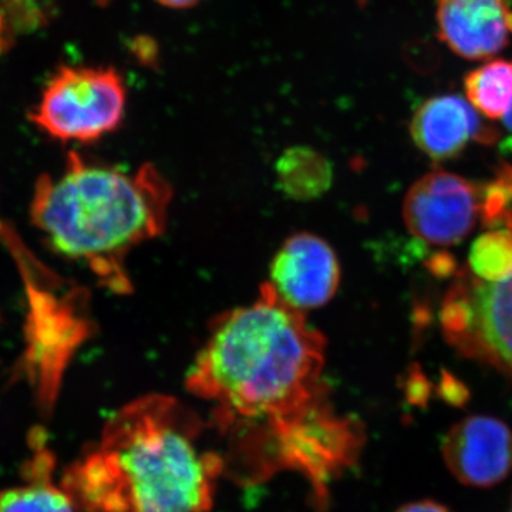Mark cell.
<instances>
[{"label":"cell","instance_id":"6da1fadb","mask_svg":"<svg viewBox=\"0 0 512 512\" xmlns=\"http://www.w3.org/2000/svg\"><path fill=\"white\" fill-rule=\"evenodd\" d=\"M325 367V336L268 282L214 320L185 386L210 406L225 477L259 485L298 474L328 507L330 487L362 456L365 427L336 410Z\"/></svg>","mask_w":512,"mask_h":512},{"label":"cell","instance_id":"7a4b0ae2","mask_svg":"<svg viewBox=\"0 0 512 512\" xmlns=\"http://www.w3.org/2000/svg\"><path fill=\"white\" fill-rule=\"evenodd\" d=\"M202 430L200 416L180 400L140 397L66 468L62 488L77 512L210 511L224 460L202 446Z\"/></svg>","mask_w":512,"mask_h":512},{"label":"cell","instance_id":"3957f363","mask_svg":"<svg viewBox=\"0 0 512 512\" xmlns=\"http://www.w3.org/2000/svg\"><path fill=\"white\" fill-rule=\"evenodd\" d=\"M171 201V185L153 164L126 173L70 154L62 175L37 181L32 218L55 251L86 262L111 291L127 293V255L163 234Z\"/></svg>","mask_w":512,"mask_h":512},{"label":"cell","instance_id":"277c9868","mask_svg":"<svg viewBox=\"0 0 512 512\" xmlns=\"http://www.w3.org/2000/svg\"><path fill=\"white\" fill-rule=\"evenodd\" d=\"M127 89L113 67L66 66L50 79L32 121L50 137L93 143L123 123Z\"/></svg>","mask_w":512,"mask_h":512},{"label":"cell","instance_id":"5b68a950","mask_svg":"<svg viewBox=\"0 0 512 512\" xmlns=\"http://www.w3.org/2000/svg\"><path fill=\"white\" fill-rule=\"evenodd\" d=\"M512 232V201L497 227ZM444 335L464 355L512 373V276L484 282L461 272L440 313Z\"/></svg>","mask_w":512,"mask_h":512},{"label":"cell","instance_id":"8992f818","mask_svg":"<svg viewBox=\"0 0 512 512\" xmlns=\"http://www.w3.org/2000/svg\"><path fill=\"white\" fill-rule=\"evenodd\" d=\"M483 190L458 175L436 171L407 192L403 217L410 234L429 244H460L476 227Z\"/></svg>","mask_w":512,"mask_h":512},{"label":"cell","instance_id":"52a82bcc","mask_svg":"<svg viewBox=\"0 0 512 512\" xmlns=\"http://www.w3.org/2000/svg\"><path fill=\"white\" fill-rule=\"evenodd\" d=\"M268 285L286 305L306 315L325 306L338 292V256L316 235H293L276 252Z\"/></svg>","mask_w":512,"mask_h":512},{"label":"cell","instance_id":"ba28073f","mask_svg":"<svg viewBox=\"0 0 512 512\" xmlns=\"http://www.w3.org/2000/svg\"><path fill=\"white\" fill-rule=\"evenodd\" d=\"M441 448L448 470L468 487H494L510 476L512 431L504 421L467 417L447 431Z\"/></svg>","mask_w":512,"mask_h":512},{"label":"cell","instance_id":"9c48e42d","mask_svg":"<svg viewBox=\"0 0 512 512\" xmlns=\"http://www.w3.org/2000/svg\"><path fill=\"white\" fill-rule=\"evenodd\" d=\"M441 42L466 60H490L510 45L512 9L507 0H437Z\"/></svg>","mask_w":512,"mask_h":512},{"label":"cell","instance_id":"30bf717a","mask_svg":"<svg viewBox=\"0 0 512 512\" xmlns=\"http://www.w3.org/2000/svg\"><path fill=\"white\" fill-rule=\"evenodd\" d=\"M410 134L431 160L446 161L463 153L471 140L490 144L497 131L481 121L477 110L456 94L431 97L413 114Z\"/></svg>","mask_w":512,"mask_h":512},{"label":"cell","instance_id":"8fae6325","mask_svg":"<svg viewBox=\"0 0 512 512\" xmlns=\"http://www.w3.org/2000/svg\"><path fill=\"white\" fill-rule=\"evenodd\" d=\"M468 103L488 119H503L512 106V60H487L464 80Z\"/></svg>","mask_w":512,"mask_h":512},{"label":"cell","instance_id":"7c38bea8","mask_svg":"<svg viewBox=\"0 0 512 512\" xmlns=\"http://www.w3.org/2000/svg\"><path fill=\"white\" fill-rule=\"evenodd\" d=\"M278 177L286 194L312 198L326 190L330 168L325 158L309 148L286 151L278 164Z\"/></svg>","mask_w":512,"mask_h":512},{"label":"cell","instance_id":"4fadbf2b","mask_svg":"<svg viewBox=\"0 0 512 512\" xmlns=\"http://www.w3.org/2000/svg\"><path fill=\"white\" fill-rule=\"evenodd\" d=\"M0 512H77L62 487L50 478H30L22 487L0 493Z\"/></svg>","mask_w":512,"mask_h":512},{"label":"cell","instance_id":"5bb4252c","mask_svg":"<svg viewBox=\"0 0 512 512\" xmlns=\"http://www.w3.org/2000/svg\"><path fill=\"white\" fill-rule=\"evenodd\" d=\"M470 269L484 282H501L512 276V232L491 229L474 242L470 251Z\"/></svg>","mask_w":512,"mask_h":512},{"label":"cell","instance_id":"9a60e30c","mask_svg":"<svg viewBox=\"0 0 512 512\" xmlns=\"http://www.w3.org/2000/svg\"><path fill=\"white\" fill-rule=\"evenodd\" d=\"M396 512H451L447 507L436 503V501H417V503H410L403 505L400 510Z\"/></svg>","mask_w":512,"mask_h":512},{"label":"cell","instance_id":"2e32d148","mask_svg":"<svg viewBox=\"0 0 512 512\" xmlns=\"http://www.w3.org/2000/svg\"><path fill=\"white\" fill-rule=\"evenodd\" d=\"M160 5L171 9H187L197 5L201 0H157Z\"/></svg>","mask_w":512,"mask_h":512},{"label":"cell","instance_id":"e0dca14e","mask_svg":"<svg viewBox=\"0 0 512 512\" xmlns=\"http://www.w3.org/2000/svg\"><path fill=\"white\" fill-rule=\"evenodd\" d=\"M504 126L512 133V106L508 109L507 113L503 116Z\"/></svg>","mask_w":512,"mask_h":512},{"label":"cell","instance_id":"ac0fdd59","mask_svg":"<svg viewBox=\"0 0 512 512\" xmlns=\"http://www.w3.org/2000/svg\"><path fill=\"white\" fill-rule=\"evenodd\" d=\"M96 2H99L100 5H106V3H109L110 0H96Z\"/></svg>","mask_w":512,"mask_h":512},{"label":"cell","instance_id":"d6986e66","mask_svg":"<svg viewBox=\"0 0 512 512\" xmlns=\"http://www.w3.org/2000/svg\"><path fill=\"white\" fill-rule=\"evenodd\" d=\"M511 512H512V507H511Z\"/></svg>","mask_w":512,"mask_h":512}]
</instances>
